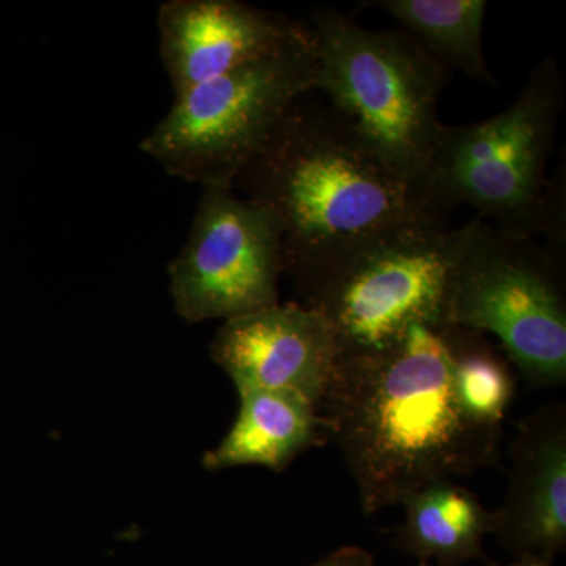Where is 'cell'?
Instances as JSON below:
<instances>
[{
  "mask_svg": "<svg viewBox=\"0 0 566 566\" xmlns=\"http://www.w3.org/2000/svg\"><path fill=\"white\" fill-rule=\"evenodd\" d=\"M311 95L294 104L233 182L281 222L283 274L296 292L375 234L449 227L419 182L390 169L344 114Z\"/></svg>",
  "mask_w": 566,
  "mask_h": 566,
  "instance_id": "obj_2",
  "label": "cell"
},
{
  "mask_svg": "<svg viewBox=\"0 0 566 566\" xmlns=\"http://www.w3.org/2000/svg\"><path fill=\"white\" fill-rule=\"evenodd\" d=\"M365 516L502 460V427L465 415L447 324H415L375 352L338 356L322 405Z\"/></svg>",
  "mask_w": 566,
  "mask_h": 566,
  "instance_id": "obj_1",
  "label": "cell"
},
{
  "mask_svg": "<svg viewBox=\"0 0 566 566\" xmlns=\"http://www.w3.org/2000/svg\"><path fill=\"white\" fill-rule=\"evenodd\" d=\"M405 521L394 545L419 562L460 566L469 560L490 565L483 538L494 532V512L458 482L423 488L405 499Z\"/></svg>",
  "mask_w": 566,
  "mask_h": 566,
  "instance_id": "obj_13",
  "label": "cell"
},
{
  "mask_svg": "<svg viewBox=\"0 0 566 566\" xmlns=\"http://www.w3.org/2000/svg\"><path fill=\"white\" fill-rule=\"evenodd\" d=\"M240 412L221 444L203 457L208 471L262 465L282 472L311 450L324 446L326 424L318 406L286 392L240 390Z\"/></svg>",
  "mask_w": 566,
  "mask_h": 566,
  "instance_id": "obj_12",
  "label": "cell"
},
{
  "mask_svg": "<svg viewBox=\"0 0 566 566\" xmlns=\"http://www.w3.org/2000/svg\"><path fill=\"white\" fill-rule=\"evenodd\" d=\"M316 50L314 92L344 114L390 169L420 181L442 123L449 70L403 31H375L335 9L308 22Z\"/></svg>",
  "mask_w": 566,
  "mask_h": 566,
  "instance_id": "obj_4",
  "label": "cell"
},
{
  "mask_svg": "<svg viewBox=\"0 0 566 566\" xmlns=\"http://www.w3.org/2000/svg\"><path fill=\"white\" fill-rule=\"evenodd\" d=\"M283 232L274 212L207 186L191 232L169 264L175 311L186 323L240 318L279 304Z\"/></svg>",
  "mask_w": 566,
  "mask_h": 566,
  "instance_id": "obj_8",
  "label": "cell"
},
{
  "mask_svg": "<svg viewBox=\"0 0 566 566\" xmlns=\"http://www.w3.org/2000/svg\"><path fill=\"white\" fill-rule=\"evenodd\" d=\"M474 221L405 226L354 245L297 292L333 329L338 356L375 352L415 324L447 322L450 285Z\"/></svg>",
  "mask_w": 566,
  "mask_h": 566,
  "instance_id": "obj_5",
  "label": "cell"
},
{
  "mask_svg": "<svg viewBox=\"0 0 566 566\" xmlns=\"http://www.w3.org/2000/svg\"><path fill=\"white\" fill-rule=\"evenodd\" d=\"M419 566H430V564H427V562H420Z\"/></svg>",
  "mask_w": 566,
  "mask_h": 566,
  "instance_id": "obj_18",
  "label": "cell"
},
{
  "mask_svg": "<svg viewBox=\"0 0 566 566\" xmlns=\"http://www.w3.org/2000/svg\"><path fill=\"white\" fill-rule=\"evenodd\" d=\"M315 77L311 29L266 57L175 96L140 150L180 180L233 186L294 104L314 92Z\"/></svg>",
  "mask_w": 566,
  "mask_h": 566,
  "instance_id": "obj_6",
  "label": "cell"
},
{
  "mask_svg": "<svg viewBox=\"0 0 566 566\" xmlns=\"http://www.w3.org/2000/svg\"><path fill=\"white\" fill-rule=\"evenodd\" d=\"M311 566H378L374 556L363 547L345 546Z\"/></svg>",
  "mask_w": 566,
  "mask_h": 566,
  "instance_id": "obj_16",
  "label": "cell"
},
{
  "mask_svg": "<svg viewBox=\"0 0 566 566\" xmlns=\"http://www.w3.org/2000/svg\"><path fill=\"white\" fill-rule=\"evenodd\" d=\"M509 491L494 532L516 558L553 562L566 547V408L543 406L517 424Z\"/></svg>",
  "mask_w": 566,
  "mask_h": 566,
  "instance_id": "obj_11",
  "label": "cell"
},
{
  "mask_svg": "<svg viewBox=\"0 0 566 566\" xmlns=\"http://www.w3.org/2000/svg\"><path fill=\"white\" fill-rule=\"evenodd\" d=\"M447 342L461 408L476 422L502 427L516 386L509 363L476 331L447 324Z\"/></svg>",
  "mask_w": 566,
  "mask_h": 566,
  "instance_id": "obj_15",
  "label": "cell"
},
{
  "mask_svg": "<svg viewBox=\"0 0 566 566\" xmlns=\"http://www.w3.org/2000/svg\"><path fill=\"white\" fill-rule=\"evenodd\" d=\"M565 99L560 66L546 57L501 114L471 125L442 123L419 181L424 196L447 216L469 205L495 229L545 234L547 251L565 262L564 169L547 178Z\"/></svg>",
  "mask_w": 566,
  "mask_h": 566,
  "instance_id": "obj_3",
  "label": "cell"
},
{
  "mask_svg": "<svg viewBox=\"0 0 566 566\" xmlns=\"http://www.w3.org/2000/svg\"><path fill=\"white\" fill-rule=\"evenodd\" d=\"M447 322L494 334L528 385H565V263L535 238L475 218L450 285Z\"/></svg>",
  "mask_w": 566,
  "mask_h": 566,
  "instance_id": "obj_7",
  "label": "cell"
},
{
  "mask_svg": "<svg viewBox=\"0 0 566 566\" xmlns=\"http://www.w3.org/2000/svg\"><path fill=\"white\" fill-rule=\"evenodd\" d=\"M158 31L177 96L282 50L311 25L238 0H169L159 9Z\"/></svg>",
  "mask_w": 566,
  "mask_h": 566,
  "instance_id": "obj_10",
  "label": "cell"
},
{
  "mask_svg": "<svg viewBox=\"0 0 566 566\" xmlns=\"http://www.w3.org/2000/svg\"><path fill=\"white\" fill-rule=\"evenodd\" d=\"M364 6L387 11L446 70L495 84L482 44L486 0H375Z\"/></svg>",
  "mask_w": 566,
  "mask_h": 566,
  "instance_id": "obj_14",
  "label": "cell"
},
{
  "mask_svg": "<svg viewBox=\"0 0 566 566\" xmlns=\"http://www.w3.org/2000/svg\"><path fill=\"white\" fill-rule=\"evenodd\" d=\"M551 564H553V562L546 560V558H543V557L524 556V557L516 558L515 562H512V564L506 565V566H553ZM490 566H499V565H495V564H493V562H491Z\"/></svg>",
  "mask_w": 566,
  "mask_h": 566,
  "instance_id": "obj_17",
  "label": "cell"
},
{
  "mask_svg": "<svg viewBox=\"0 0 566 566\" xmlns=\"http://www.w3.org/2000/svg\"><path fill=\"white\" fill-rule=\"evenodd\" d=\"M211 357L240 390H274L322 405L338 359L326 318L300 303L223 322Z\"/></svg>",
  "mask_w": 566,
  "mask_h": 566,
  "instance_id": "obj_9",
  "label": "cell"
}]
</instances>
